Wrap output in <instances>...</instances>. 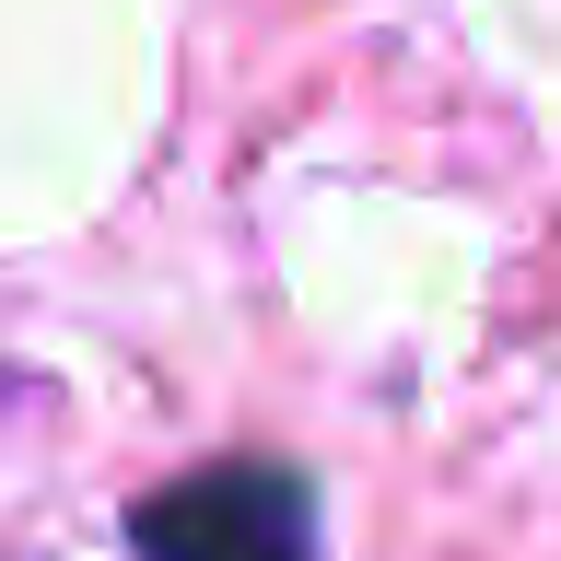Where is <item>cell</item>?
Segmentation results:
<instances>
[{
  "label": "cell",
  "mask_w": 561,
  "mask_h": 561,
  "mask_svg": "<svg viewBox=\"0 0 561 561\" xmlns=\"http://www.w3.org/2000/svg\"><path fill=\"white\" fill-rule=\"evenodd\" d=\"M129 561H316V480L280 456H210L129 503Z\"/></svg>",
  "instance_id": "1"
}]
</instances>
